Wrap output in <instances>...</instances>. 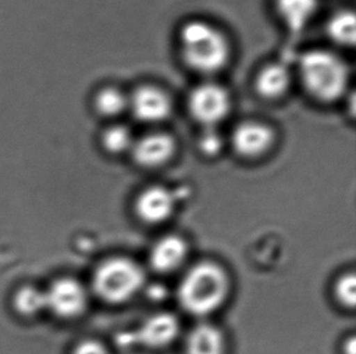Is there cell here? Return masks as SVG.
I'll return each instance as SVG.
<instances>
[{
  "mask_svg": "<svg viewBox=\"0 0 356 354\" xmlns=\"http://www.w3.org/2000/svg\"><path fill=\"white\" fill-rule=\"evenodd\" d=\"M179 43L184 61L196 72L217 73L229 62V40L206 21L193 19L184 24L179 33Z\"/></svg>",
  "mask_w": 356,
  "mask_h": 354,
  "instance_id": "obj_1",
  "label": "cell"
},
{
  "mask_svg": "<svg viewBox=\"0 0 356 354\" xmlns=\"http://www.w3.org/2000/svg\"><path fill=\"white\" fill-rule=\"evenodd\" d=\"M128 107L133 115L144 123H159L172 113V101L159 87L144 85L134 91L128 99Z\"/></svg>",
  "mask_w": 356,
  "mask_h": 354,
  "instance_id": "obj_7",
  "label": "cell"
},
{
  "mask_svg": "<svg viewBox=\"0 0 356 354\" xmlns=\"http://www.w3.org/2000/svg\"><path fill=\"white\" fill-rule=\"evenodd\" d=\"M318 0H276V9L289 33L298 37L318 9Z\"/></svg>",
  "mask_w": 356,
  "mask_h": 354,
  "instance_id": "obj_13",
  "label": "cell"
},
{
  "mask_svg": "<svg viewBox=\"0 0 356 354\" xmlns=\"http://www.w3.org/2000/svg\"><path fill=\"white\" fill-rule=\"evenodd\" d=\"M145 274L129 259H111L97 268L94 289L99 297L110 303L128 301L144 285Z\"/></svg>",
  "mask_w": 356,
  "mask_h": 354,
  "instance_id": "obj_4",
  "label": "cell"
},
{
  "mask_svg": "<svg viewBox=\"0 0 356 354\" xmlns=\"http://www.w3.org/2000/svg\"><path fill=\"white\" fill-rule=\"evenodd\" d=\"M346 354H356V341L354 337L346 344Z\"/></svg>",
  "mask_w": 356,
  "mask_h": 354,
  "instance_id": "obj_23",
  "label": "cell"
},
{
  "mask_svg": "<svg viewBox=\"0 0 356 354\" xmlns=\"http://www.w3.org/2000/svg\"><path fill=\"white\" fill-rule=\"evenodd\" d=\"M299 76L307 92L318 102H334L348 90V66L328 50L314 49L304 53L299 60Z\"/></svg>",
  "mask_w": 356,
  "mask_h": 354,
  "instance_id": "obj_2",
  "label": "cell"
},
{
  "mask_svg": "<svg viewBox=\"0 0 356 354\" xmlns=\"http://www.w3.org/2000/svg\"><path fill=\"white\" fill-rule=\"evenodd\" d=\"M175 152V141L164 133H154L134 141L131 153L136 163L145 168H156L167 163Z\"/></svg>",
  "mask_w": 356,
  "mask_h": 354,
  "instance_id": "obj_10",
  "label": "cell"
},
{
  "mask_svg": "<svg viewBox=\"0 0 356 354\" xmlns=\"http://www.w3.org/2000/svg\"><path fill=\"white\" fill-rule=\"evenodd\" d=\"M94 106L104 117H117L128 108V97L117 87H104L95 96Z\"/></svg>",
  "mask_w": 356,
  "mask_h": 354,
  "instance_id": "obj_17",
  "label": "cell"
},
{
  "mask_svg": "<svg viewBox=\"0 0 356 354\" xmlns=\"http://www.w3.org/2000/svg\"><path fill=\"white\" fill-rule=\"evenodd\" d=\"M74 354H110L106 348L95 341H86L78 346Z\"/></svg>",
  "mask_w": 356,
  "mask_h": 354,
  "instance_id": "obj_22",
  "label": "cell"
},
{
  "mask_svg": "<svg viewBox=\"0 0 356 354\" xmlns=\"http://www.w3.org/2000/svg\"><path fill=\"white\" fill-rule=\"evenodd\" d=\"M178 334V319L170 313H159L149 317L138 330L124 337H129L133 342H138L146 347L159 348L169 345L175 340Z\"/></svg>",
  "mask_w": 356,
  "mask_h": 354,
  "instance_id": "obj_9",
  "label": "cell"
},
{
  "mask_svg": "<svg viewBox=\"0 0 356 354\" xmlns=\"http://www.w3.org/2000/svg\"><path fill=\"white\" fill-rule=\"evenodd\" d=\"M47 308L61 318L81 316L88 303L86 289L81 283L63 278L58 279L45 292Z\"/></svg>",
  "mask_w": 356,
  "mask_h": 354,
  "instance_id": "obj_6",
  "label": "cell"
},
{
  "mask_svg": "<svg viewBox=\"0 0 356 354\" xmlns=\"http://www.w3.org/2000/svg\"><path fill=\"white\" fill-rule=\"evenodd\" d=\"M291 73L282 63H273L263 68L255 79V90L263 99L277 100L291 87Z\"/></svg>",
  "mask_w": 356,
  "mask_h": 354,
  "instance_id": "obj_14",
  "label": "cell"
},
{
  "mask_svg": "<svg viewBox=\"0 0 356 354\" xmlns=\"http://www.w3.org/2000/svg\"><path fill=\"white\" fill-rule=\"evenodd\" d=\"M229 287V278L222 267L202 262L190 269L180 283L179 301L188 313L204 316L222 306Z\"/></svg>",
  "mask_w": 356,
  "mask_h": 354,
  "instance_id": "obj_3",
  "label": "cell"
},
{
  "mask_svg": "<svg viewBox=\"0 0 356 354\" xmlns=\"http://www.w3.org/2000/svg\"><path fill=\"white\" fill-rule=\"evenodd\" d=\"M327 34L334 43L353 47L355 44V14L348 10L336 12L328 21Z\"/></svg>",
  "mask_w": 356,
  "mask_h": 354,
  "instance_id": "obj_16",
  "label": "cell"
},
{
  "mask_svg": "<svg viewBox=\"0 0 356 354\" xmlns=\"http://www.w3.org/2000/svg\"><path fill=\"white\" fill-rule=\"evenodd\" d=\"M188 255L185 240L177 235H168L159 240L151 250L149 262L154 271L161 273L172 272L183 264Z\"/></svg>",
  "mask_w": 356,
  "mask_h": 354,
  "instance_id": "obj_12",
  "label": "cell"
},
{
  "mask_svg": "<svg viewBox=\"0 0 356 354\" xmlns=\"http://www.w3.org/2000/svg\"><path fill=\"white\" fill-rule=\"evenodd\" d=\"M336 297L343 306L354 308L356 303V278L354 273H349L339 278L336 284Z\"/></svg>",
  "mask_w": 356,
  "mask_h": 354,
  "instance_id": "obj_20",
  "label": "cell"
},
{
  "mask_svg": "<svg viewBox=\"0 0 356 354\" xmlns=\"http://www.w3.org/2000/svg\"><path fill=\"white\" fill-rule=\"evenodd\" d=\"M188 107L193 119L206 128H214L229 115L232 99L222 85L203 83L190 92Z\"/></svg>",
  "mask_w": 356,
  "mask_h": 354,
  "instance_id": "obj_5",
  "label": "cell"
},
{
  "mask_svg": "<svg viewBox=\"0 0 356 354\" xmlns=\"http://www.w3.org/2000/svg\"><path fill=\"white\" fill-rule=\"evenodd\" d=\"M134 144L133 134L124 125H113L104 131L102 146L107 152L113 154L123 153L129 151Z\"/></svg>",
  "mask_w": 356,
  "mask_h": 354,
  "instance_id": "obj_18",
  "label": "cell"
},
{
  "mask_svg": "<svg viewBox=\"0 0 356 354\" xmlns=\"http://www.w3.org/2000/svg\"><path fill=\"white\" fill-rule=\"evenodd\" d=\"M175 198L168 188L149 187L140 194L135 209L141 220L147 224H161L173 214Z\"/></svg>",
  "mask_w": 356,
  "mask_h": 354,
  "instance_id": "obj_11",
  "label": "cell"
},
{
  "mask_svg": "<svg viewBox=\"0 0 356 354\" xmlns=\"http://www.w3.org/2000/svg\"><path fill=\"white\" fill-rule=\"evenodd\" d=\"M225 342L216 326L201 324L195 328L186 341L188 354H224Z\"/></svg>",
  "mask_w": 356,
  "mask_h": 354,
  "instance_id": "obj_15",
  "label": "cell"
},
{
  "mask_svg": "<svg viewBox=\"0 0 356 354\" xmlns=\"http://www.w3.org/2000/svg\"><path fill=\"white\" fill-rule=\"evenodd\" d=\"M222 144H224V141H222V136L217 130H214V128H207L204 130L198 141L201 152L208 157L217 155L222 151Z\"/></svg>",
  "mask_w": 356,
  "mask_h": 354,
  "instance_id": "obj_21",
  "label": "cell"
},
{
  "mask_svg": "<svg viewBox=\"0 0 356 354\" xmlns=\"http://www.w3.org/2000/svg\"><path fill=\"white\" fill-rule=\"evenodd\" d=\"M15 306L26 316L37 314L47 308L45 292L32 287H22L15 296Z\"/></svg>",
  "mask_w": 356,
  "mask_h": 354,
  "instance_id": "obj_19",
  "label": "cell"
},
{
  "mask_svg": "<svg viewBox=\"0 0 356 354\" xmlns=\"http://www.w3.org/2000/svg\"><path fill=\"white\" fill-rule=\"evenodd\" d=\"M237 154L245 158H257L266 153L275 142V134L268 125L259 121H243L237 125L232 137Z\"/></svg>",
  "mask_w": 356,
  "mask_h": 354,
  "instance_id": "obj_8",
  "label": "cell"
}]
</instances>
